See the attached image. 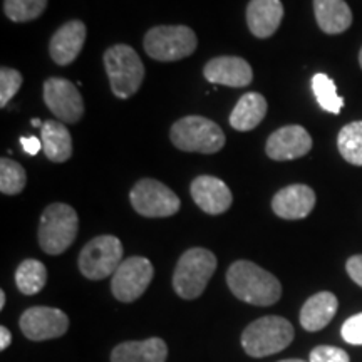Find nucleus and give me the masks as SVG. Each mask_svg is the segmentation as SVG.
Returning a JSON list of instances; mask_svg holds the SVG:
<instances>
[{"mask_svg": "<svg viewBox=\"0 0 362 362\" xmlns=\"http://www.w3.org/2000/svg\"><path fill=\"white\" fill-rule=\"evenodd\" d=\"M226 284L235 297L252 305H272L282 296L279 279L248 260L232 264L226 272Z\"/></svg>", "mask_w": 362, "mask_h": 362, "instance_id": "1", "label": "nucleus"}, {"mask_svg": "<svg viewBox=\"0 0 362 362\" xmlns=\"http://www.w3.org/2000/svg\"><path fill=\"white\" fill-rule=\"evenodd\" d=\"M104 67L116 98L128 99L138 93L144 79V66L133 47L117 44L104 52Z\"/></svg>", "mask_w": 362, "mask_h": 362, "instance_id": "2", "label": "nucleus"}, {"mask_svg": "<svg viewBox=\"0 0 362 362\" xmlns=\"http://www.w3.org/2000/svg\"><path fill=\"white\" fill-rule=\"evenodd\" d=\"M78 214L66 203H52L44 210L39 223V245L49 255H61L78 235Z\"/></svg>", "mask_w": 362, "mask_h": 362, "instance_id": "3", "label": "nucleus"}, {"mask_svg": "<svg viewBox=\"0 0 362 362\" xmlns=\"http://www.w3.org/2000/svg\"><path fill=\"white\" fill-rule=\"evenodd\" d=\"M171 143L181 151L214 155L225 146V133L215 121L203 116H187L170 131Z\"/></svg>", "mask_w": 362, "mask_h": 362, "instance_id": "4", "label": "nucleus"}, {"mask_svg": "<svg viewBox=\"0 0 362 362\" xmlns=\"http://www.w3.org/2000/svg\"><path fill=\"white\" fill-rule=\"evenodd\" d=\"M216 270V257L206 248H189L181 255L173 274V288L181 298H198Z\"/></svg>", "mask_w": 362, "mask_h": 362, "instance_id": "5", "label": "nucleus"}, {"mask_svg": "<svg viewBox=\"0 0 362 362\" xmlns=\"http://www.w3.org/2000/svg\"><path fill=\"white\" fill-rule=\"evenodd\" d=\"M293 341V327L287 319L267 315L252 322L242 334V346L248 356L267 357L288 347Z\"/></svg>", "mask_w": 362, "mask_h": 362, "instance_id": "6", "label": "nucleus"}, {"mask_svg": "<svg viewBox=\"0 0 362 362\" xmlns=\"http://www.w3.org/2000/svg\"><path fill=\"white\" fill-rule=\"evenodd\" d=\"M197 44V35L187 25H158L144 35V51L160 62H175L192 56Z\"/></svg>", "mask_w": 362, "mask_h": 362, "instance_id": "7", "label": "nucleus"}, {"mask_svg": "<svg viewBox=\"0 0 362 362\" xmlns=\"http://www.w3.org/2000/svg\"><path fill=\"white\" fill-rule=\"evenodd\" d=\"M121 264H123V243L112 235L93 238L79 255V270L89 280L111 277Z\"/></svg>", "mask_w": 362, "mask_h": 362, "instance_id": "8", "label": "nucleus"}, {"mask_svg": "<svg viewBox=\"0 0 362 362\" xmlns=\"http://www.w3.org/2000/svg\"><path fill=\"white\" fill-rule=\"evenodd\" d=\"M129 200L134 210L148 218H165L180 210V198L173 189L151 178L139 180L131 189Z\"/></svg>", "mask_w": 362, "mask_h": 362, "instance_id": "9", "label": "nucleus"}, {"mask_svg": "<svg viewBox=\"0 0 362 362\" xmlns=\"http://www.w3.org/2000/svg\"><path fill=\"white\" fill-rule=\"evenodd\" d=\"M155 269L144 257H129L117 267L111 280V291L119 302H134L151 284Z\"/></svg>", "mask_w": 362, "mask_h": 362, "instance_id": "10", "label": "nucleus"}, {"mask_svg": "<svg viewBox=\"0 0 362 362\" xmlns=\"http://www.w3.org/2000/svg\"><path fill=\"white\" fill-rule=\"evenodd\" d=\"M44 103L62 123H78L84 115V101L78 86L62 78H51L44 83Z\"/></svg>", "mask_w": 362, "mask_h": 362, "instance_id": "11", "label": "nucleus"}, {"mask_svg": "<svg viewBox=\"0 0 362 362\" xmlns=\"http://www.w3.org/2000/svg\"><path fill=\"white\" fill-rule=\"evenodd\" d=\"M19 325L30 341H49L64 336L69 329V319L54 307H30L22 314Z\"/></svg>", "mask_w": 362, "mask_h": 362, "instance_id": "12", "label": "nucleus"}, {"mask_svg": "<svg viewBox=\"0 0 362 362\" xmlns=\"http://www.w3.org/2000/svg\"><path fill=\"white\" fill-rule=\"evenodd\" d=\"M312 149V138L305 128L297 124L284 126L269 136L267 156L275 161H288L305 156Z\"/></svg>", "mask_w": 362, "mask_h": 362, "instance_id": "13", "label": "nucleus"}, {"mask_svg": "<svg viewBox=\"0 0 362 362\" xmlns=\"http://www.w3.org/2000/svg\"><path fill=\"white\" fill-rule=\"evenodd\" d=\"M189 192H192L194 203L208 215L225 214L232 206V192L223 181L215 176L202 175L194 178Z\"/></svg>", "mask_w": 362, "mask_h": 362, "instance_id": "14", "label": "nucleus"}, {"mask_svg": "<svg viewBox=\"0 0 362 362\" xmlns=\"http://www.w3.org/2000/svg\"><path fill=\"white\" fill-rule=\"evenodd\" d=\"M205 78L214 84L228 88H245L253 81V71L245 59L235 56L215 57L203 69Z\"/></svg>", "mask_w": 362, "mask_h": 362, "instance_id": "15", "label": "nucleus"}, {"mask_svg": "<svg viewBox=\"0 0 362 362\" xmlns=\"http://www.w3.org/2000/svg\"><path fill=\"white\" fill-rule=\"evenodd\" d=\"M315 206V193L307 185H291L275 194L272 210L284 220H302L310 215Z\"/></svg>", "mask_w": 362, "mask_h": 362, "instance_id": "16", "label": "nucleus"}, {"mask_svg": "<svg viewBox=\"0 0 362 362\" xmlns=\"http://www.w3.org/2000/svg\"><path fill=\"white\" fill-rule=\"evenodd\" d=\"M86 42V25L81 21H71L56 30L49 44L52 61L59 66H67L76 61Z\"/></svg>", "mask_w": 362, "mask_h": 362, "instance_id": "17", "label": "nucleus"}, {"mask_svg": "<svg viewBox=\"0 0 362 362\" xmlns=\"http://www.w3.org/2000/svg\"><path fill=\"white\" fill-rule=\"evenodd\" d=\"M282 19L284 6L280 0H250L247 7L248 29L259 39L274 35Z\"/></svg>", "mask_w": 362, "mask_h": 362, "instance_id": "18", "label": "nucleus"}, {"mask_svg": "<svg viewBox=\"0 0 362 362\" xmlns=\"http://www.w3.org/2000/svg\"><path fill=\"white\" fill-rule=\"evenodd\" d=\"M168 347L163 339L151 337L146 341L123 342L115 347L111 362H165Z\"/></svg>", "mask_w": 362, "mask_h": 362, "instance_id": "19", "label": "nucleus"}, {"mask_svg": "<svg viewBox=\"0 0 362 362\" xmlns=\"http://www.w3.org/2000/svg\"><path fill=\"white\" fill-rule=\"evenodd\" d=\"M339 300L334 293L319 292L305 302L300 310V324L309 332H317L329 325L337 314Z\"/></svg>", "mask_w": 362, "mask_h": 362, "instance_id": "20", "label": "nucleus"}, {"mask_svg": "<svg viewBox=\"0 0 362 362\" xmlns=\"http://www.w3.org/2000/svg\"><path fill=\"white\" fill-rule=\"evenodd\" d=\"M314 12L320 30L329 35L341 34L352 24V12L344 0H314Z\"/></svg>", "mask_w": 362, "mask_h": 362, "instance_id": "21", "label": "nucleus"}, {"mask_svg": "<svg viewBox=\"0 0 362 362\" xmlns=\"http://www.w3.org/2000/svg\"><path fill=\"white\" fill-rule=\"evenodd\" d=\"M267 115V99L260 93H247L230 116V126L237 131H252L259 126Z\"/></svg>", "mask_w": 362, "mask_h": 362, "instance_id": "22", "label": "nucleus"}, {"mask_svg": "<svg viewBox=\"0 0 362 362\" xmlns=\"http://www.w3.org/2000/svg\"><path fill=\"white\" fill-rule=\"evenodd\" d=\"M45 156L54 163H64L72 156V138L61 121H45L40 128Z\"/></svg>", "mask_w": 362, "mask_h": 362, "instance_id": "23", "label": "nucleus"}, {"mask_svg": "<svg viewBox=\"0 0 362 362\" xmlns=\"http://www.w3.org/2000/svg\"><path fill=\"white\" fill-rule=\"evenodd\" d=\"M47 282V269L42 262L29 259L24 260L17 267L16 272V284L17 288L25 296H34L44 288Z\"/></svg>", "mask_w": 362, "mask_h": 362, "instance_id": "24", "label": "nucleus"}, {"mask_svg": "<svg viewBox=\"0 0 362 362\" xmlns=\"http://www.w3.org/2000/svg\"><path fill=\"white\" fill-rule=\"evenodd\" d=\"M337 148L347 163L362 166V121H354L339 131Z\"/></svg>", "mask_w": 362, "mask_h": 362, "instance_id": "25", "label": "nucleus"}, {"mask_svg": "<svg viewBox=\"0 0 362 362\" xmlns=\"http://www.w3.org/2000/svg\"><path fill=\"white\" fill-rule=\"evenodd\" d=\"M312 89H314V96L319 103V106L324 111L339 115L344 107V98L337 94L336 83L325 74H315L312 78Z\"/></svg>", "mask_w": 362, "mask_h": 362, "instance_id": "26", "label": "nucleus"}, {"mask_svg": "<svg viewBox=\"0 0 362 362\" xmlns=\"http://www.w3.org/2000/svg\"><path fill=\"white\" fill-rule=\"evenodd\" d=\"M27 175L17 161L11 158L0 160V192L4 194H19L25 188Z\"/></svg>", "mask_w": 362, "mask_h": 362, "instance_id": "27", "label": "nucleus"}, {"mask_svg": "<svg viewBox=\"0 0 362 362\" xmlns=\"http://www.w3.org/2000/svg\"><path fill=\"white\" fill-rule=\"evenodd\" d=\"M47 7V0H6L4 12L12 22H29L37 19Z\"/></svg>", "mask_w": 362, "mask_h": 362, "instance_id": "28", "label": "nucleus"}, {"mask_svg": "<svg viewBox=\"0 0 362 362\" xmlns=\"http://www.w3.org/2000/svg\"><path fill=\"white\" fill-rule=\"evenodd\" d=\"M22 86V74L11 67L0 69V107H6Z\"/></svg>", "mask_w": 362, "mask_h": 362, "instance_id": "29", "label": "nucleus"}, {"mask_svg": "<svg viewBox=\"0 0 362 362\" xmlns=\"http://www.w3.org/2000/svg\"><path fill=\"white\" fill-rule=\"evenodd\" d=\"M309 362H351L346 351L332 346H319L310 352Z\"/></svg>", "mask_w": 362, "mask_h": 362, "instance_id": "30", "label": "nucleus"}, {"mask_svg": "<svg viewBox=\"0 0 362 362\" xmlns=\"http://www.w3.org/2000/svg\"><path fill=\"white\" fill-rule=\"evenodd\" d=\"M342 339L352 346H362V314H356L346 320L341 329Z\"/></svg>", "mask_w": 362, "mask_h": 362, "instance_id": "31", "label": "nucleus"}, {"mask_svg": "<svg viewBox=\"0 0 362 362\" xmlns=\"http://www.w3.org/2000/svg\"><path fill=\"white\" fill-rule=\"evenodd\" d=\"M346 270L349 274V277L354 280V282L362 287V255H354L347 260Z\"/></svg>", "mask_w": 362, "mask_h": 362, "instance_id": "32", "label": "nucleus"}, {"mask_svg": "<svg viewBox=\"0 0 362 362\" xmlns=\"http://www.w3.org/2000/svg\"><path fill=\"white\" fill-rule=\"evenodd\" d=\"M21 144L22 149L30 156H35L42 149V139H37L35 136H22Z\"/></svg>", "mask_w": 362, "mask_h": 362, "instance_id": "33", "label": "nucleus"}, {"mask_svg": "<svg viewBox=\"0 0 362 362\" xmlns=\"http://www.w3.org/2000/svg\"><path fill=\"white\" fill-rule=\"evenodd\" d=\"M11 341H12L11 330H8L6 325H2V327H0V349L6 351L7 347L11 346Z\"/></svg>", "mask_w": 362, "mask_h": 362, "instance_id": "34", "label": "nucleus"}, {"mask_svg": "<svg viewBox=\"0 0 362 362\" xmlns=\"http://www.w3.org/2000/svg\"><path fill=\"white\" fill-rule=\"evenodd\" d=\"M6 307V292L0 291V309H4Z\"/></svg>", "mask_w": 362, "mask_h": 362, "instance_id": "35", "label": "nucleus"}, {"mask_svg": "<svg viewBox=\"0 0 362 362\" xmlns=\"http://www.w3.org/2000/svg\"><path fill=\"white\" fill-rule=\"evenodd\" d=\"M30 124L35 126V128H39V126H40V128H42V126H44V123L40 119H33V121H30Z\"/></svg>", "mask_w": 362, "mask_h": 362, "instance_id": "36", "label": "nucleus"}, {"mask_svg": "<svg viewBox=\"0 0 362 362\" xmlns=\"http://www.w3.org/2000/svg\"><path fill=\"white\" fill-rule=\"evenodd\" d=\"M280 362H307V361H302V359H285V361H280Z\"/></svg>", "mask_w": 362, "mask_h": 362, "instance_id": "37", "label": "nucleus"}, {"mask_svg": "<svg viewBox=\"0 0 362 362\" xmlns=\"http://www.w3.org/2000/svg\"><path fill=\"white\" fill-rule=\"evenodd\" d=\"M359 64L362 67V49H361V52H359Z\"/></svg>", "mask_w": 362, "mask_h": 362, "instance_id": "38", "label": "nucleus"}]
</instances>
